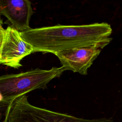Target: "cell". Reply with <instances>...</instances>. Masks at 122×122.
Masks as SVG:
<instances>
[{"instance_id": "cell-7", "label": "cell", "mask_w": 122, "mask_h": 122, "mask_svg": "<svg viewBox=\"0 0 122 122\" xmlns=\"http://www.w3.org/2000/svg\"><path fill=\"white\" fill-rule=\"evenodd\" d=\"M2 24H3V22H2V20L1 19L0 14V36L1 37L2 36L3 33L4 31V29L2 27Z\"/></svg>"}, {"instance_id": "cell-2", "label": "cell", "mask_w": 122, "mask_h": 122, "mask_svg": "<svg viewBox=\"0 0 122 122\" xmlns=\"http://www.w3.org/2000/svg\"><path fill=\"white\" fill-rule=\"evenodd\" d=\"M62 66L48 70L39 68L18 74L0 76V94L2 103L8 105L14 99L36 89H45L52 79L65 71Z\"/></svg>"}, {"instance_id": "cell-10", "label": "cell", "mask_w": 122, "mask_h": 122, "mask_svg": "<svg viewBox=\"0 0 122 122\" xmlns=\"http://www.w3.org/2000/svg\"></svg>"}, {"instance_id": "cell-6", "label": "cell", "mask_w": 122, "mask_h": 122, "mask_svg": "<svg viewBox=\"0 0 122 122\" xmlns=\"http://www.w3.org/2000/svg\"><path fill=\"white\" fill-rule=\"evenodd\" d=\"M33 13L28 0H0V14L7 19L6 23L20 32L31 29L30 21Z\"/></svg>"}, {"instance_id": "cell-4", "label": "cell", "mask_w": 122, "mask_h": 122, "mask_svg": "<svg viewBox=\"0 0 122 122\" xmlns=\"http://www.w3.org/2000/svg\"><path fill=\"white\" fill-rule=\"evenodd\" d=\"M112 38H108L97 43L75 48L59 52L55 55L65 70L87 75L88 69L100 54L102 49L108 44Z\"/></svg>"}, {"instance_id": "cell-3", "label": "cell", "mask_w": 122, "mask_h": 122, "mask_svg": "<svg viewBox=\"0 0 122 122\" xmlns=\"http://www.w3.org/2000/svg\"><path fill=\"white\" fill-rule=\"evenodd\" d=\"M2 122H114L112 118L87 119L53 112L31 104L25 94L10 102Z\"/></svg>"}, {"instance_id": "cell-5", "label": "cell", "mask_w": 122, "mask_h": 122, "mask_svg": "<svg viewBox=\"0 0 122 122\" xmlns=\"http://www.w3.org/2000/svg\"><path fill=\"white\" fill-rule=\"evenodd\" d=\"M32 53V47L21 38L20 32L10 26L4 29L0 44V64L18 69L22 66L21 60Z\"/></svg>"}, {"instance_id": "cell-8", "label": "cell", "mask_w": 122, "mask_h": 122, "mask_svg": "<svg viewBox=\"0 0 122 122\" xmlns=\"http://www.w3.org/2000/svg\"><path fill=\"white\" fill-rule=\"evenodd\" d=\"M1 39H2V37L0 36V43L1 42Z\"/></svg>"}, {"instance_id": "cell-9", "label": "cell", "mask_w": 122, "mask_h": 122, "mask_svg": "<svg viewBox=\"0 0 122 122\" xmlns=\"http://www.w3.org/2000/svg\"></svg>"}, {"instance_id": "cell-1", "label": "cell", "mask_w": 122, "mask_h": 122, "mask_svg": "<svg viewBox=\"0 0 122 122\" xmlns=\"http://www.w3.org/2000/svg\"><path fill=\"white\" fill-rule=\"evenodd\" d=\"M111 25L106 22L81 25L42 27L20 32L35 52L56 53L75 48L100 42L112 33Z\"/></svg>"}]
</instances>
